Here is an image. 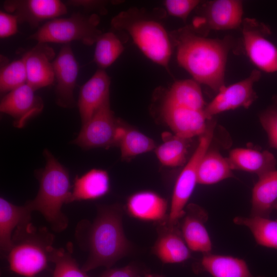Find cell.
<instances>
[{"mask_svg": "<svg viewBox=\"0 0 277 277\" xmlns=\"http://www.w3.org/2000/svg\"><path fill=\"white\" fill-rule=\"evenodd\" d=\"M243 13V3L241 1H212L207 6L204 19L211 29H234L242 24Z\"/></svg>", "mask_w": 277, "mask_h": 277, "instance_id": "ffe728a7", "label": "cell"}, {"mask_svg": "<svg viewBox=\"0 0 277 277\" xmlns=\"http://www.w3.org/2000/svg\"><path fill=\"white\" fill-rule=\"evenodd\" d=\"M54 240V235L45 227H36L31 222L19 225L14 231L11 247L5 255L10 269L21 275L35 276L50 262Z\"/></svg>", "mask_w": 277, "mask_h": 277, "instance_id": "5b68a950", "label": "cell"}, {"mask_svg": "<svg viewBox=\"0 0 277 277\" xmlns=\"http://www.w3.org/2000/svg\"><path fill=\"white\" fill-rule=\"evenodd\" d=\"M110 187V178L107 172L100 169H92L80 176L75 177L70 203L101 197L109 192Z\"/></svg>", "mask_w": 277, "mask_h": 277, "instance_id": "603a6c76", "label": "cell"}, {"mask_svg": "<svg viewBox=\"0 0 277 277\" xmlns=\"http://www.w3.org/2000/svg\"><path fill=\"white\" fill-rule=\"evenodd\" d=\"M32 212L26 204L18 206L0 197V249L2 254L6 255L11 247L14 229L31 222Z\"/></svg>", "mask_w": 277, "mask_h": 277, "instance_id": "7402d4cb", "label": "cell"}, {"mask_svg": "<svg viewBox=\"0 0 277 277\" xmlns=\"http://www.w3.org/2000/svg\"><path fill=\"white\" fill-rule=\"evenodd\" d=\"M276 209L277 210V207H276Z\"/></svg>", "mask_w": 277, "mask_h": 277, "instance_id": "60d3db41", "label": "cell"}, {"mask_svg": "<svg viewBox=\"0 0 277 277\" xmlns=\"http://www.w3.org/2000/svg\"><path fill=\"white\" fill-rule=\"evenodd\" d=\"M260 77V72L253 70L244 80L228 86L224 85L204 109L208 118L211 120L213 115L226 111L249 108L257 98L253 86Z\"/></svg>", "mask_w": 277, "mask_h": 277, "instance_id": "9c48e42d", "label": "cell"}, {"mask_svg": "<svg viewBox=\"0 0 277 277\" xmlns=\"http://www.w3.org/2000/svg\"><path fill=\"white\" fill-rule=\"evenodd\" d=\"M43 154L46 165L37 174L39 183L37 194L25 204L32 212L41 213L52 230L61 232L69 223L62 208L64 204L70 203L72 190L69 174L48 149Z\"/></svg>", "mask_w": 277, "mask_h": 277, "instance_id": "3957f363", "label": "cell"}, {"mask_svg": "<svg viewBox=\"0 0 277 277\" xmlns=\"http://www.w3.org/2000/svg\"><path fill=\"white\" fill-rule=\"evenodd\" d=\"M33 277H38V276H33Z\"/></svg>", "mask_w": 277, "mask_h": 277, "instance_id": "ab89813d", "label": "cell"}, {"mask_svg": "<svg viewBox=\"0 0 277 277\" xmlns=\"http://www.w3.org/2000/svg\"><path fill=\"white\" fill-rule=\"evenodd\" d=\"M55 100L64 108H72L76 103L74 97L78 72L77 61L70 44H64L53 61Z\"/></svg>", "mask_w": 277, "mask_h": 277, "instance_id": "8fae6325", "label": "cell"}, {"mask_svg": "<svg viewBox=\"0 0 277 277\" xmlns=\"http://www.w3.org/2000/svg\"><path fill=\"white\" fill-rule=\"evenodd\" d=\"M163 137V143L155 149L160 162L170 167L183 165L186 160L188 139L170 133L164 134Z\"/></svg>", "mask_w": 277, "mask_h": 277, "instance_id": "f546056e", "label": "cell"}, {"mask_svg": "<svg viewBox=\"0 0 277 277\" xmlns=\"http://www.w3.org/2000/svg\"><path fill=\"white\" fill-rule=\"evenodd\" d=\"M232 170H240L256 174L259 177L275 170L276 160L268 151L237 148L227 158Z\"/></svg>", "mask_w": 277, "mask_h": 277, "instance_id": "44dd1931", "label": "cell"}, {"mask_svg": "<svg viewBox=\"0 0 277 277\" xmlns=\"http://www.w3.org/2000/svg\"><path fill=\"white\" fill-rule=\"evenodd\" d=\"M27 83L8 92L0 103L1 112L14 119V126L24 127L28 120L41 113L44 108L42 98Z\"/></svg>", "mask_w": 277, "mask_h": 277, "instance_id": "5bb4252c", "label": "cell"}, {"mask_svg": "<svg viewBox=\"0 0 277 277\" xmlns=\"http://www.w3.org/2000/svg\"><path fill=\"white\" fill-rule=\"evenodd\" d=\"M227 158L218 151L208 149L203 156L198 169L197 184L211 185L233 176Z\"/></svg>", "mask_w": 277, "mask_h": 277, "instance_id": "484cf974", "label": "cell"}, {"mask_svg": "<svg viewBox=\"0 0 277 277\" xmlns=\"http://www.w3.org/2000/svg\"><path fill=\"white\" fill-rule=\"evenodd\" d=\"M235 224L247 227L256 243L263 246L277 249V220L269 217L237 216Z\"/></svg>", "mask_w": 277, "mask_h": 277, "instance_id": "83f0119b", "label": "cell"}, {"mask_svg": "<svg viewBox=\"0 0 277 277\" xmlns=\"http://www.w3.org/2000/svg\"><path fill=\"white\" fill-rule=\"evenodd\" d=\"M122 123L111 109L110 100L107 101L85 124L73 143L83 149L109 148L117 146V136Z\"/></svg>", "mask_w": 277, "mask_h": 277, "instance_id": "ba28073f", "label": "cell"}, {"mask_svg": "<svg viewBox=\"0 0 277 277\" xmlns=\"http://www.w3.org/2000/svg\"><path fill=\"white\" fill-rule=\"evenodd\" d=\"M72 248L71 243L66 249L54 248L50 256V262L55 266L53 277H90L73 257Z\"/></svg>", "mask_w": 277, "mask_h": 277, "instance_id": "1f68e13d", "label": "cell"}, {"mask_svg": "<svg viewBox=\"0 0 277 277\" xmlns=\"http://www.w3.org/2000/svg\"><path fill=\"white\" fill-rule=\"evenodd\" d=\"M17 17L11 13L0 11V37L4 38L15 34L18 31Z\"/></svg>", "mask_w": 277, "mask_h": 277, "instance_id": "d590c367", "label": "cell"}, {"mask_svg": "<svg viewBox=\"0 0 277 277\" xmlns=\"http://www.w3.org/2000/svg\"><path fill=\"white\" fill-rule=\"evenodd\" d=\"M123 210L117 204L97 206L92 223L83 220L75 228L80 247L88 253L82 266L85 272L99 267L110 268L130 251L131 245L124 233Z\"/></svg>", "mask_w": 277, "mask_h": 277, "instance_id": "6da1fadb", "label": "cell"}, {"mask_svg": "<svg viewBox=\"0 0 277 277\" xmlns=\"http://www.w3.org/2000/svg\"><path fill=\"white\" fill-rule=\"evenodd\" d=\"M196 270L207 272L213 277H261L254 276L242 259L211 252L203 254Z\"/></svg>", "mask_w": 277, "mask_h": 277, "instance_id": "cb8c5ba5", "label": "cell"}, {"mask_svg": "<svg viewBox=\"0 0 277 277\" xmlns=\"http://www.w3.org/2000/svg\"><path fill=\"white\" fill-rule=\"evenodd\" d=\"M260 120L267 134L270 145L277 149V109H267L261 114Z\"/></svg>", "mask_w": 277, "mask_h": 277, "instance_id": "e575fe53", "label": "cell"}, {"mask_svg": "<svg viewBox=\"0 0 277 277\" xmlns=\"http://www.w3.org/2000/svg\"><path fill=\"white\" fill-rule=\"evenodd\" d=\"M179 64L199 84L219 92L224 86L228 46L223 41L206 38L187 27L171 32Z\"/></svg>", "mask_w": 277, "mask_h": 277, "instance_id": "7a4b0ae2", "label": "cell"}, {"mask_svg": "<svg viewBox=\"0 0 277 277\" xmlns=\"http://www.w3.org/2000/svg\"><path fill=\"white\" fill-rule=\"evenodd\" d=\"M214 128L215 123L210 121L205 132L200 136L195 150L177 178L167 218L170 224H179L184 215L187 202L197 184V172L200 162L209 148Z\"/></svg>", "mask_w": 277, "mask_h": 277, "instance_id": "52a82bcc", "label": "cell"}, {"mask_svg": "<svg viewBox=\"0 0 277 277\" xmlns=\"http://www.w3.org/2000/svg\"><path fill=\"white\" fill-rule=\"evenodd\" d=\"M100 277H141L138 268L129 264L121 268H107Z\"/></svg>", "mask_w": 277, "mask_h": 277, "instance_id": "74e56055", "label": "cell"}, {"mask_svg": "<svg viewBox=\"0 0 277 277\" xmlns=\"http://www.w3.org/2000/svg\"><path fill=\"white\" fill-rule=\"evenodd\" d=\"M3 8L15 15L18 23H27L31 28L67 13V6L59 0H7Z\"/></svg>", "mask_w": 277, "mask_h": 277, "instance_id": "7c38bea8", "label": "cell"}, {"mask_svg": "<svg viewBox=\"0 0 277 277\" xmlns=\"http://www.w3.org/2000/svg\"><path fill=\"white\" fill-rule=\"evenodd\" d=\"M161 114L175 135L186 139L203 134L210 120L204 110H195L164 100Z\"/></svg>", "mask_w": 277, "mask_h": 277, "instance_id": "30bf717a", "label": "cell"}, {"mask_svg": "<svg viewBox=\"0 0 277 277\" xmlns=\"http://www.w3.org/2000/svg\"><path fill=\"white\" fill-rule=\"evenodd\" d=\"M100 22L97 14L75 12L68 17H59L47 21L28 39L40 43L64 44L77 41L91 46L102 34L98 28Z\"/></svg>", "mask_w": 277, "mask_h": 277, "instance_id": "8992f818", "label": "cell"}, {"mask_svg": "<svg viewBox=\"0 0 277 277\" xmlns=\"http://www.w3.org/2000/svg\"><path fill=\"white\" fill-rule=\"evenodd\" d=\"M117 146L123 159H128L146 153L155 148L154 141L135 129L122 124L118 131Z\"/></svg>", "mask_w": 277, "mask_h": 277, "instance_id": "f1b7e54d", "label": "cell"}, {"mask_svg": "<svg viewBox=\"0 0 277 277\" xmlns=\"http://www.w3.org/2000/svg\"><path fill=\"white\" fill-rule=\"evenodd\" d=\"M277 207V170L259 177L252 192L250 216L269 217Z\"/></svg>", "mask_w": 277, "mask_h": 277, "instance_id": "d4e9b609", "label": "cell"}, {"mask_svg": "<svg viewBox=\"0 0 277 277\" xmlns=\"http://www.w3.org/2000/svg\"><path fill=\"white\" fill-rule=\"evenodd\" d=\"M194 80L174 82L166 92L164 100L199 110H204L205 103L201 88Z\"/></svg>", "mask_w": 277, "mask_h": 277, "instance_id": "4316f807", "label": "cell"}, {"mask_svg": "<svg viewBox=\"0 0 277 277\" xmlns=\"http://www.w3.org/2000/svg\"><path fill=\"white\" fill-rule=\"evenodd\" d=\"M262 27L254 19H245L243 35L247 54L252 63L266 72L277 71V47L263 33Z\"/></svg>", "mask_w": 277, "mask_h": 277, "instance_id": "4fadbf2b", "label": "cell"}, {"mask_svg": "<svg viewBox=\"0 0 277 277\" xmlns=\"http://www.w3.org/2000/svg\"><path fill=\"white\" fill-rule=\"evenodd\" d=\"M27 81L25 63L23 56L1 67L0 71V92H8L25 84Z\"/></svg>", "mask_w": 277, "mask_h": 277, "instance_id": "d6a6232c", "label": "cell"}, {"mask_svg": "<svg viewBox=\"0 0 277 277\" xmlns=\"http://www.w3.org/2000/svg\"><path fill=\"white\" fill-rule=\"evenodd\" d=\"M124 50L117 35L111 31L102 33L95 42L93 61L98 69L105 70L118 58Z\"/></svg>", "mask_w": 277, "mask_h": 277, "instance_id": "4dcf8cb0", "label": "cell"}, {"mask_svg": "<svg viewBox=\"0 0 277 277\" xmlns=\"http://www.w3.org/2000/svg\"><path fill=\"white\" fill-rule=\"evenodd\" d=\"M114 33L126 32L149 60L167 70L172 54L171 40L163 25L141 9L121 11L111 21Z\"/></svg>", "mask_w": 277, "mask_h": 277, "instance_id": "277c9868", "label": "cell"}, {"mask_svg": "<svg viewBox=\"0 0 277 277\" xmlns=\"http://www.w3.org/2000/svg\"><path fill=\"white\" fill-rule=\"evenodd\" d=\"M144 277H164L163 275L159 274H146Z\"/></svg>", "mask_w": 277, "mask_h": 277, "instance_id": "f35d334b", "label": "cell"}, {"mask_svg": "<svg viewBox=\"0 0 277 277\" xmlns=\"http://www.w3.org/2000/svg\"><path fill=\"white\" fill-rule=\"evenodd\" d=\"M126 208L131 216L144 221L158 223L166 220L169 214L167 201L151 191H138L130 195Z\"/></svg>", "mask_w": 277, "mask_h": 277, "instance_id": "d6986e66", "label": "cell"}, {"mask_svg": "<svg viewBox=\"0 0 277 277\" xmlns=\"http://www.w3.org/2000/svg\"><path fill=\"white\" fill-rule=\"evenodd\" d=\"M208 219L207 211L199 205L191 203L186 206L180 227L191 251L203 254L211 252V241L205 226Z\"/></svg>", "mask_w": 277, "mask_h": 277, "instance_id": "e0dca14e", "label": "cell"}, {"mask_svg": "<svg viewBox=\"0 0 277 277\" xmlns=\"http://www.w3.org/2000/svg\"><path fill=\"white\" fill-rule=\"evenodd\" d=\"M110 78L105 70L97 69L81 87L77 105L82 125L110 100Z\"/></svg>", "mask_w": 277, "mask_h": 277, "instance_id": "ac0fdd59", "label": "cell"}, {"mask_svg": "<svg viewBox=\"0 0 277 277\" xmlns=\"http://www.w3.org/2000/svg\"><path fill=\"white\" fill-rule=\"evenodd\" d=\"M67 6L81 7L88 11H96L104 15L107 10L106 8L107 2L105 1L94 0H70L64 2Z\"/></svg>", "mask_w": 277, "mask_h": 277, "instance_id": "8d00e7d4", "label": "cell"}, {"mask_svg": "<svg viewBox=\"0 0 277 277\" xmlns=\"http://www.w3.org/2000/svg\"><path fill=\"white\" fill-rule=\"evenodd\" d=\"M27 75V83L35 91L54 82L53 49L47 43L37 42L23 55Z\"/></svg>", "mask_w": 277, "mask_h": 277, "instance_id": "9a60e30c", "label": "cell"}, {"mask_svg": "<svg viewBox=\"0 0 277 277\" xmlns=\"http://www.w3.org/2000/svg\"><path fill=\"white\" fill-rule=\"evenodd\" d=\"M157 238L152 251L161 262L179 263L190 258L191 250L182 236L180 224L171 225L167 219L157 223Z\"/></svg>", "mask_w": 277, "mask_h": 277, "instance_id": "2e32d148", "label": "cell"}, {"mask_svg": "<svg viewBox=\"0 0 277 277\" xmlns=\"http://www.w3.org/2000/svg\"><path fill=\"white\" fill-rule=\"evenodd\" d=\"M200 3L197 0H166L164 5L169 15L185 21Z\"/></svg>", "mask_w": 277, "mask_h": 277, "instance_id": "836d02e7", "label": "cell"}]
</instances>
